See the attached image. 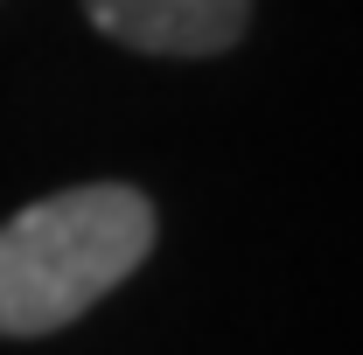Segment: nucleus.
Segmentation results:
<instances>
[{
    "instance_id": "1",
    "label": "nucleus",
    "mask_w": 363,
    "mask_h": 355,
    "mask_svg": "<svg viewBox=\"0 0 363 355\" xmlns=\"http://www.w3.org/2000/svg\"><path fill=\"white\" fill-rule=\"evenodd\" d=\"M154 251V202L126 181H84L0 223V334L35 342L119 293Z\"/></svg>"
},
{
    "instance_id": "2",
    "label": "nucleus",
    "mask_w": 363,
    "mask_h": 355,
    "mask_svg": "<svg viewBox=\"0 0 363 355\" xmlns=\"http://www.w3.org/2000/svg\"><path fill=\"white\" fill-rule=\"evenodd\" d=\"M84 14L147 56H217L245 35L252 0H84Z\"/></svg>"
}]
</instances>
